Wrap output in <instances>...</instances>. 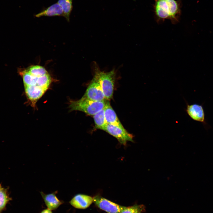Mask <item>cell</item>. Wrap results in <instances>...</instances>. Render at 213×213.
<instances>
[{"mask_svg": "<svg viewBox=\"0 0 213 213\" xmlns=\"http://www.w3.org/2000/svg\"><path fill=\"white\" fill-rule=\"evenodd\" d=\"M107 101H94L82 97L79 100L70 101L69 107L71 111H80L93 116L104 108Z\"/></svg>", "mask_w": 213, "mask_h": 213, "instance_id": "3957f363", "label": "cell"}, {"mask_svg": "<svg viewBox=\"0 0 213 213\" xmlns=\"http://www.w3.org/2000/svg\"><path fill=\"white\" fill-rule=\"evenodd\" d=\"M105 116L107 124L124 128L119 120L114 110L108 101L104 107Z\"/></svg>", "mask_w": 213, "mask_h": 213, "instance_id": "30bf717a", "label": "cell"}, {"mask_svg": "<svg viewBox=\"0 0 213 213\" xmlns=\"http://www.w3.org/2000/svg\"><path fill=\"white\" fill-rule=\"evenodd\" d=\"M63 10L60 5L57 2L48 7L43 10L39 13L35 15L36 17L42 16L52 17L62 16L64 17Z\"/></svg>", "mask_w": 213, "mask_h": 213, "instance_id": "8fae6325", "label": "cell"}, {"mask_svg": "<svg viewBox=\"0 0 213 213\" xmlns=\"http://www.w3.org/2000/svg\"><path fill=\"white\" fill-rule=\"evenodd\" d=\"M93 202L99 208L108 213H120L125 207L98 195L93 197Z\"/></svg>", "mask_w": 213, "mask_h": 213, "instance_id": "8992f818", "label": "cell"}, {"mask_svg": "<svg viewBox=\"0 0 213 213\" xmlns=\"http://www.w3.org/2000/svg\"><path fill=\"white\" fill-rule=\"evenodd\" d=\"M27 70L31 75L37 77L41 76L48 73L44 67L37 65L31 66Z\"/></svg>", "mask_w": 213, "mask_h": 213, "instance_id": "5bb4252c", "label": "cell"}, {"mask_svg": "<svg viewBox=\"0 0 213 213\" xmlns=\"http://www.w3.org/2000/svg\"><path fill=\"white\" fill-rule=\"evenodd\" d=\"M1 209L0 208V211H1Z\"/></svg>", "mask_w": 213, "mask_h": 213, "instance_id": "ac0fdd59", "label": "cell"}, {"mask_svg": "<svg viewBox=\"0 0 213 213\" xmlns=\"http://www.w3.org/2000/svg\"><path fill=\"white\" fill-rule=\"evenodd\" d=\"M93 202V197L83 194L75 195L69 201L70 204L73 207L79 209L87 208Z\"/></svg>", "mask_w": 213, "mask_h": 213, "instance_id": "52a82bcc", "label": "cell"}, {"mask_svg": "<svg viewBox=\"0 0 213 213\" xmlns=\"http://www.w3.org/2000/svg\"><path fill=\"white\" fill-rule=\"evenodd\" d=\"M186 111L193 120L206 124L204 113L202 105L197 104L188 105Z\"/></svg>", "mask_w": 213, "mask_h": 213, "instance_id": "9c48e42d", "label": "cell"}, {"mask_svg": "<svg viewBox=\"0 0 213 213\" xmlns=\"http://www.w3.org/2000/svg\"><path fill=\"white\" fill-rule=\"evenodd\" d=\"M40 213H53L51 210L47 208L42 210Z\"/></svg>", "mask_w": 213, "mask_h": 213, "instance_id": "e0dca14e", "label": "cell"}, {"mask_svg": "<svg viewBox=\"0 0 213 213\" xmlns=\"http://www.w3.org/2000/svg\"><path fill=\"white\" fill-rule=\"evenodd\" d=\"M103 130L116 138L121 144L125 145L128 141L133 142V135L124 128L107 124Z\"/></svg>", "mask_w": 213, "mask_h": 213, "instance_id": "277c9868", "label": "cell"}, {"mask_svg": "<svg viewBox=\"0 0 213 213\" xmlns=\"http://www.w3.org/2000/svg\"><path fill=\"white\" fill-rule=\"evenodd\" d=\"M154 12L156 21L161 23L168 19L173 24L179 21L181 13L180 0H154Z\"/></svg>", "mask_w": 213, "mask_h": 213, "instance_id": "6da1fadb", "label": "cell"}, {"mask_svg": "<svg viewBox=\"0 0 213 213\" xmlns=\"http://www.w3.org/2000/svg\"><path fill=\"white\" fill-rule=\"evenodd\" d=\"M83 97L96 101L106 100L99 82L93 77Z\"/></svg>", "mask_w": 213, "mask_h": 213, "instance_id": "5b68a950", "label": "cell"}, {"mask_svg": "<svg viewBox=\"0 0 213 213\" xmlns=\"http://www.w3.org/2000/svg\"><path fill=\"white\" fill-rule=\"evenodd\" d=\"M94 75L98 80L106 99L109 100L113 97L116 73L114 70L109 72L101 71L97 66L94 68Z\"/></svg>", "mask_w": 213, "mask_h": 213, "instance_id": "7a4b0ae2", "label": "cell"}, {"mask_svg": "<svg viewBox=\"0 0 213 213\" xmlns=\"http://www.w3.org/2000/svg\"><path fill=\"white\" fill-rule=\"evenodd\" d=\"M93 116L95 128L103 130L107 124L105 116L104 108Z\"/></svg>", "mask_w": 213, "mask_h": 213, "instance_id": "7c38bea8", "label": "cell"}, {"mask_svg": "<svg viewBox=\"0 0 213 213\" xmlns=\"http://www.w3.org/2000/svg\"><path fill=\"white\" fill-rule=\"evenodd\" d=\"M146 211V208L143 204H135L132 206H125L120 213H142Z\"/></svg>", "mask_w": 213, "mask_h": 213, "instance_id": "9a60e30c", "label": "cell"}, {"mask_svg": "<svg viewBox=\"0 0 213 213\" xmlns=\"http://www.w3.org/2000/svg\"><path fill=\"white\" fill-rule=\"evenodd\" d=\"M73 0H58L57 3L61 7L64 13V17L68 22L72 9Z\"/></svg>", "mask_w": 213, "mask_h": 213, "instance_id": "4fadbf2b", "label": "cell"}, {"mask_svg": "<svg viewBox=\"0 0 213 213\" xmlns=\"http://www.w3.org/2000/svg\"><path fill=\"white\" fill-rule=\"evenodd\" d=\"M10 199L7 189L3 188L0 184V208L1 210L4 208Z\"/></svg>", "mask_w": 213, "mask_h": 213, "instance_id": "2e32d148", "label": "cell"}, {"mask_svg": "<svg viewBox=\"0 0 213 213\" xmlns=\"http://www.w3.org/2000/svg\"><path fill=\"white\" fill-rule=\"evenodd\" d=\"M57 193V191L48 194H45L42 191L40 192L47 208L51 210L56 209L64 203L63 201L59 200L56 196Z\"/></svg>", "mask_w": 213, "mask_h": 213, "instance_id": "ba28073f", "label": "cell"}]
</instances>
